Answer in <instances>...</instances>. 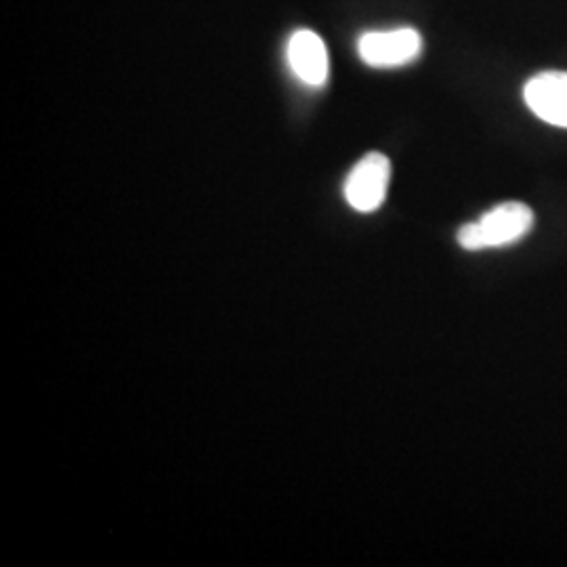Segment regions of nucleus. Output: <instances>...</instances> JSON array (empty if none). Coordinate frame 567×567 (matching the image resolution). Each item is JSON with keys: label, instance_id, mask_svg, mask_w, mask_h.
<instances>
[{"label": "nucleus", "instance_id": "f257e3e1", "mask_svg": "<svg viewBox=\"0 0 567 567\" xmlns=\"http://www.w3.org/2000/svg\"><path fill=\"white\" fill-rule=\"evenodd\" d=\"M534 227V213L524 203H503L489 208L477 221L458 229L456 240L461 248L477 252L503 248L526 238Z\"/></svg>", "mask_w": 567, "mask_h": 567}, {"label": "nucleus", "instance_id": "f03ea898", "mask_svg": "<svg viewBox=\"0 0 567 567\" xmlns=\"http://www.w3.org/2000/svg\"><path fill=\"white\" fill-rule=\"evenodd\" d=\"M423 39L414 28L365 32L358 41V55L370 68H402L419 60Z\"/></svg>", "mask_w": 567, "mask_h": 567}, {"label": "nucleus", "instance_id": "7ed1b4c3", "mask_svg": "<svg viewBox=\"0 0 567 567\" xmlns=\"http://www.w3.org/2000/svg\"><path fill=\"white\" fill-rule=\"evenodd\" d=\"M389 182H391L389 158L381 152H370L351 168L344 182V198L358 213H374L385 203Z\"/></svg>", "mask_w": 567, "mask_h": 567}, {"label": "nucleus", "instance_id": "20e7f679", "mask_svg": "<svg viewBox=\"0 0 567 567\" xmlns=\"http://www.w3.org/2000/svg\"><path fill=\"white\" fill-rule=\"evenodd\" d=\"M286 60L292 74L307 86L320 89L330 76L326 42L313 30H297L286 44Z\"/></svg>", "mask_w": 567, "mask_h": 567}, {"label": "nucleus", "instance_id": "39448f33", "mask_svg": "<svg viewBox=\"0 0 567 567\" xmlns=\"http://www.w3.org/2000/svg\"><path fill=\"white\" fill-rule=\"evenodd\" d=\"M527 107L553 126L567 128V72H540L524 86Z\"/></svg>", "mask_w": 567, "mask_h": 567}]
</instances>
